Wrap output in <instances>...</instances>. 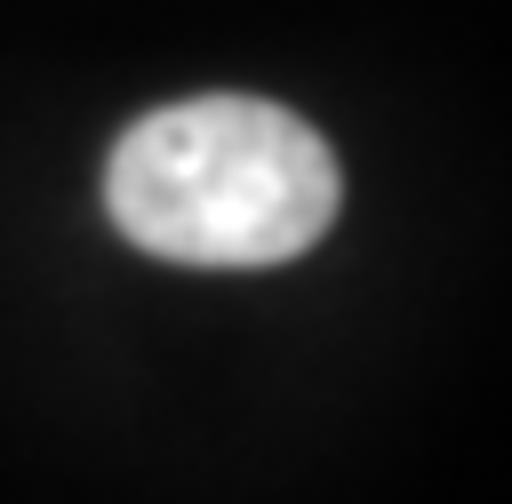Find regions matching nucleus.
Wrapping results in <instances>:
<instances>
[{
	"label": "nucleus",
	"mask_w": 512,
	"mask_h": 504,
	"mask_svg": "<svg viewBox=\"0 0 512 504\" xmlns=\"http://www.w3.org/2000/svg\"><path fill=\"white\" fill-rule=\"evenodd\" d=\"M344 208L336 152L272 96H184L144 112L104 160V216L160 264L264 272L304 256Z\"/></svg>",
	"instance_id": "f257e3e1"
}]
</instances>
